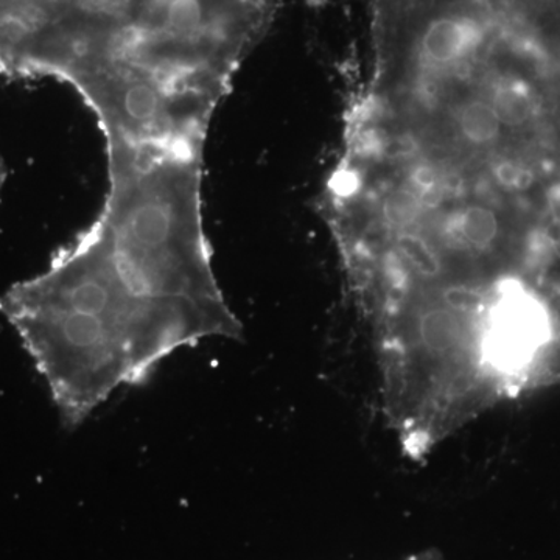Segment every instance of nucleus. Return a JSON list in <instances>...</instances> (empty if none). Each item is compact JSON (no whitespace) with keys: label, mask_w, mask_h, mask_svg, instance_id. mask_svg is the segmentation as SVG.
I'll list each match as a JSON object with an SVG mask.
<instances>
[{"label":"nucleus","mask_w":560,"mask_h":560,"mask_svg":"<svg viewBox=\"0 0 560 560\" xmlns=\"http://www.w3.org/2000/svg\"><path fill=\"white\" fill-rule=\"evenodd\" d=\"M0 315L70 429L176 350L243 340L213 272L201 191L164 179L108 191L97 220L47 270L0 296Z\"/></svg>","instance_id":"obj_1"},{"label":"nucleus","mask_w":560,"mask_h":560,"mask_svg":"<svg viewBox=\"0 0 560 560\" xmlns=\"http://www.w3.org/2000/svg\"><path fill=\"white\" fill-rule=\"evenodd\" d=\"M194 0H0V40L25 72L46 77L70 62L127 49Z\"/></svg>","instance_id":"obj_2"},{"label":"nucleus","mask_w":560,"mask_h":560,"mask_svg":"<svg viewBox=\"0 0 560 560\" xmlns=\"http://www.w3.org/2000/svg\"><path fill=\"white\" fill-rule=\"evenodd\" d=\"M7 171L5 165H3L2 158H0V191H2L3 183H5Z\"/></svg>","instance_id":"obj_3"}]
</instances>
